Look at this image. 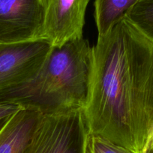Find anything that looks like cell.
Returning <instances> with one entry per match:
<instances>
[{"label":"cell","instance_id":"cell-10","mask_svg":"<svg viewBox=\"0 0 153 153\" xmlns=\"http://www.w3.org/2000/svg\"><path fill=\"white\" fill-rule=\"evenodd\" d=\"M86 153H134L98 136L88 134Z\"/></svg>","mask_w":153,"mask_h":153},{"label":"cell","instance_id":"cell-12","mask_svg":"<svg viewBox=\"0 0 153 153\" xmlns=\"http://www.w3.org/2000/svg\"><path fill=\"white\" fill-rule=\"evenodd\" d=\"M148 153H153V133L152 135L151 142H150V147H149V152Z\"/></svg>","mask_w":153,"mask_h":153},{"label":"cell","instance_id":"cell-9","mask_svg":"<svg viewBox=\"0 0 153 153\" xmlns=\"http://www.w3.org/2000/svg\"><path fill=\"white\" fill-rule=\"evenodd\" d=\"M126 16L144 35L153 41V0H139Z\"/></svg>","mask_w":153,"mask_h":153},{"label":"cell","instance_id":"cell-5","mask_svg":"<svg viewBox=\"0 0 153 153\" xmlns=\"http://www.w3.org/2000/svg\"><path fill=\"white\" fill-rule=\"evenodd\" d=\"M44 12L41 40L52 47L83 37L87 6L90 0H40Z\"/></svg>","mask_w":153,"mask_h":153},{"label":"cell","instance_id":"cell-1","mask_svg":"<svg viewBox=\"0 0 153 153\" xmlns=\"http://www.w3.org/2000/svg\"><path fill=\"white\" fill-rule=\"evenodd\" d=\"M88 133L148 153L153 133V41L124 16L98 37L82 109Z\"/></svg>","mask_w":153,"mask_h":153},{"label":"cell","instance_id":"cell-8","mask_svg":"<svg viewBox=\"0 0 153 153\" xmlns=\"http://www.w3.org/2000/svg\"><path fill=\"white\" fill-rule=\"evenodd\" d=\"M139 0H94V20L98 37L108 32L126 16Z\"/></svg>","mask_w":153,"mask_h":153},{"label":"cell","instance_id":"cell-2","mask_svg":"<svg viewBox=\"0 0 153 153\" xmlns=\"http://www.w3.org/2000/svg\"><path fill=\"white\" fill-rule=\"evenodd\" d=\"M92 51L84 37L52 47L37 74L22 85L0 91V102L42 114L82 110L89 88Z\"/></svg>","mask_w":153,"mask_h":153},{"label":"cell","instance_id":"cell-6","mask_svg":"<svg viewBox=\"0 0 153 153\" xmlns=\"http://www.w3.org/2000/svg\"><path fill=\"white\" fill-rule=\"evenodd\" d=\"M40 0H0V44L41 40Z\"/></svg>","mask_w":153,"mask_h":153},{"label":"cell","instance_id":"cell-3","mask_svg":"<svg viewBox=\"0 0 153 153\" xmlns=\"http://www.w3.org/2000/svg\"><path fill=\"white\" fill-rule=\"evenodd\" d=\"M88 134L82 109L43 114L24 153H86Z\"/></svg>","mask_w":153,"mask_h":153},{"label":"cell","instance_id":"cell-4","mask_svg":"<svg viewBox=\"0 0 153 153\" xmlns=\"http://www.w3.org/2000/svg\"><path fill=\"white\" fill-rule=\"evenodd\" d=\"M51 49V45L44 40L0 44V91L32 79Z\"/></svg>","mask_w":153,"mask_h":153},{"label":"cell","instance_id":"cell-7","mask_svg":"<svg viewBox=\"0 0 153 153\" xmlns=\"http://www.w3.org/2000/svg\"><path fill=\"white\" fill-rule=\"evenodd\" d=\"M42 115L22 108L0 121V153H24Z\"/></svg>","mask_w":153,"mask_h":153},{"label":"cell","instance_id":"cell-11","mask_svg":"<svg viewBox=\"0 0 153 153\" xmlns=\"http://www.w3.org/2000/svg\"><path fill=\"white\" fill-rule=\"evenodd\" d=\"M22 108H23L16 104L0 102V121L11 116Z\"/></svg>","mask_w":153,"mask_h":153}]
</instances>
